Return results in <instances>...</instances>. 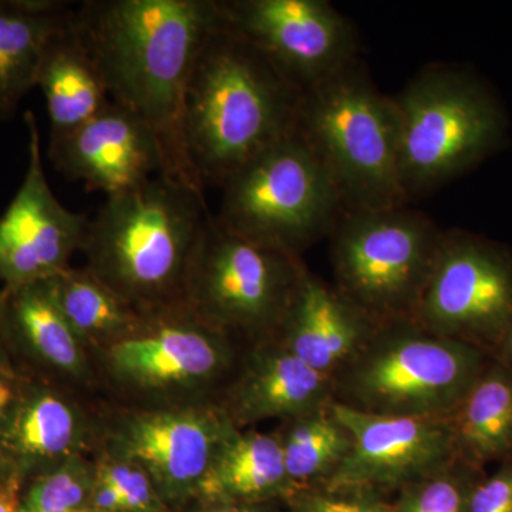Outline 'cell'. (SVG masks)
<instances>
[{
  "mask_svg": "<svg viewBox=\"0 0 512 512\" xmlns=\"http://www.w3.org/2000/svg\"><path fill=\"white\" fill-rule=\"evenodd\" d=\"M305 262L229 231L211 215L185 281L183 305L242 348L275 338Z\"/></svg>",
  "mask_w": 512,
  "mask_h": 512,
  "instance_id": "obj_10",
  "label": "cell"
},
{
  "mask_svg": "<svg viewBox=\"0 0 512 512\" xmlns=\"http://www.w3.org/2000/svg\"><path fill=\"white\" fill-rule=\"evenodd\" d=\"M457 457L483 470L512 457V372L491 360L456 412L447 417Z\"/></svg>",
  "mask_w": 512,
  "mask_h": 512,
  "instance_id": "obj_24",
  "label": "cell"
},
{
  "mask_svg": "<svg viewBox=\"0 0 512 512\" xmlns=\"http://www.w3.org/2000/svg\"><path fill=\"white\" fill-rule=\"evenodd\" d=\"M390 99L407 204L477 164L503 141V111L483 84L456 67L430 64Z\"/></svg>",
  "mask_w": 512,
  "mask_h": 512,
  "instance_id": "obj_7",
  "label": "cell"
},
{
  "mask_svg": "<svg viewBox=\"0 0 512 512\" xmlns=\"http://www.w3.org/2000/svg\"><path fill=\"white\" fill-rule=\"evenodd\" d=\"M55 0H0V120H8L36 86L50 37L69 16Z\"/></svg>",
  "mask_w": 512,
  "mask_h": 512,
  "instance_id": "obj_23",
  "label": "cell"
},
{
  "mask_svg": "<svg viewBox=\"0 0 512 512\" xmlns=\"http://www.w3.org/2000/svg\"><path fill=\"white\" fill-rule=\"evenodd\" d=\"M421 328L495 353L512 329V258L467 232L444 231L410 316Z\"/></svg>",
  "mask_w": 512,
  "mask_h": 512,
  "instance_id": "obj_11",
  "label": "cell"
},
{
  "mask_svg": "<svg viewBox=\"0 0 512 512\" xmlns=\"http://www.w3.org/2000/svg\"><path fill=\"white\" fill-rule=\"evenodd\" d=\"M23 484L19 481L0 485V512H19Z\"/></svg>",
  "mask_w": 512,
  "mask_h": 512,
  "instance_id": "obj_33",
  "label": "cell"
},
{
  "mask_svg": "<svg viewBox=\"0 0 512 512\" xmlns=\"http://www.w3.org/2000/svg\"><path fill=\"white\" fill-rule=\"evenodd\" d=\"M103 446L134 461L165 503L181 510L237 427L217 403L171 409H127L104 402Z\"/></svg>",
  "mask_w": 512,
  "mask_h": 512,
  "instance_id": "obj_12",
  "label": "cell"
},
{
  "mask_svg": "<svg viewBox=\"0 0 512 512\" xmlns=\"http://www.w3.org/2000/svg\"><path fill=\"white\" fill-rule=\"evenodd\" d=\"M244 348L184 305L148 313L130 338L93 356L104 402L127 409L217 403Z\"/></svg>",
  "mask_w": 512,
  "mask_h": 512,
  "instance_id": "obj_5",
  "label": "cell"
},
{
  "mask_svg": "<svg viewBox=\"0 0 512 512\" xmlns=\"http://www.w3.org/2000/svg\"><path fill=\"white\" fill-rule=\"evenodd\" d=\"M220 8L225 25L301 93L359 59L355 26L326 0H220Z\"/></svg>",
  "mask_w": 512,
  "mask_h": 512,
  "instance_id": "obj_13",
  "label": "cell"
},
{
  "mask_svg": "<svg viewBox=\"0 0 512 512\" xmlns=\"http://www.w3.org/2000/svg\"><path fill=\"white\" fill-rule=\"evenodd\" d=\"M443 232L409 204L346 211L329 237L333 286L377 325L410 318Z\"/></svg>",
  "mask_w": 512,
  "mask_h": 512,
  "instance_id": "obj_9",
  "label": "cell"
},
{
  "mask_svg": "<svg viewBox=\"0 0 512 512\" xmlns=\"http://www.w3.org/2000/svg\"><path fill=\"white\" fill-rule=\"evenodd\" d=\"M15 375H19L18 370H16L15 363L10 357L9 350L6 349L5 343L0 338V377Z\"/></svg>",
  "mask_w": 512,
  "mask_h": 512,
  "instance_id": "obj_36",
  "label": "cell"
},
{
  "mask_svg": "<svg viewBox=\"0 0 512 512\" xmlns=\"http://www.w3.org/2000/svg\"><path fill=\"white\" fill-rule=\"evenodd\" d=\"M295 130L329 171L346 211L407 204L392 99L360 57L301 93Z\"/></svg>",
  "mask_w": 512,
  "mask_h": 512,
  "instance_id": "obj_4",
  "label": "cell"
},
{
  "mask_svg": "<svg viewBox=\"0 0 512 512\" xmlns=\"http://www.w3.org/2000/svg\"><path fill=\"white\" fill-rule=\"evenodd\" d=\"M70 20L110 99L156 134L164 177L204 191L185 151L183 109L195 62L222 23L220 0H87Z\"/></svg>",
  "mask_w": 512,
  "mask_h": 512,
  "instance_id": "obj_1",
  "label": "cell"
},
{
  "mask_svg": "<svg viewBox=\"0 0 512 512\" xmlns=\"http://www.w3.org/2000/svg\"><path fill=\"white\" fill-rule=\"evenodd\" d=\"M335 383L275 338L245 348L217 404L237 429L326 409Z\"/></svg>",
  "mask_w": 512,
  "mask_h": 512,
  "instance_id": "obj_19",
  "label": "cell"
},
{
  "mask_svg": "<svg viewBox=\"0 0 512 512\" xmlns=\"http://www.w3.org/2000/svg\"><path fill=\"white\" fill-rule=\"evenodd\" d=\"M96 473L113 485L120 495L123 512H175L151 478L134 461L101 446L93 456Z\"/></svg>",
  "mask_w": 512,
  "mask_h": 512,
  "instance_id": "obj_29",
  "label": "cell"
},
{
  "mask_svg": "<svg viewBox=\"0 0 512 512\" xmlns=\"http://www.w3.org/2000/svg\"><path fill=\"white\" fill-rule=\"evenodd\" d=\"M330 409L349 431L352 447L322 487L400 491L458 458L448 419L365 413L336 402Z\"/></svg>",
  "mask_w": 512,
  "mask_h": 512,
  "instance_id": "obj_14",
  "label": "cell"
},
{
  "mask_svg": "<svg viewBox=\"0 0 512 512\" xmlns=\"http://www.w3.org/2000/svg\"><path fill=\"white\" fill-rule=\"evenodd\" d=\"M490 362V353L412 319L390 320L333 379L335 402L365 413L447 419Z\"/></svg>",
  "mask_w": 512,
  "mask_h": 512,
  "instance_id": "obj_6",
  "label": "cell"
},
{
  "mask_svg": "<svg viewBox=\"0 0 512 512\" xmlns=\"http://www.w3.org/2000/svg\"><path fill=\"white\" fill-rule=\"evenodd\" d=\"M70 12L47 42L37 72L36 86L45 94L52 136L82 126L111 101L99 67L73 28Z\"/></svg>",
  "mask_w": 512,
  "mask_h": 512,
  "instance_id": "obj_22",
  "label": "cell"
},
{
  "mask_svg": "<svg viewBox=\"0 0 512 512\" xmlns=\"http://www.w3.org/2000/svg\"><path fill=\"white\" fill-rule=\"evenodd\" d=\"M29 164L25 180L0 218V281L3 286L40 281L63 271L82 249L89 220L64 208L47 183L39 128L26 111Z\"/></svg>",
  "mask_w": 512,
  "mask_h": 512,
  "instance_id": "obj_16",
  "label": "cell"
},
{
  "mask_svg": "<svg viewBox=\"0 0 512 512\" xmlns=\"http://www.w3.org/2000/svg\"><path fill=\"white\" fill-rule=\"evenodd\" d=\"M104 400L19 375L18 392L0 419V447L23 485L103 444Z\"/></svg>",
  "mask_w": 512,
  "mask_h": 512,
  "instance_id": "obj_15",
  "label": "cell"
},
{
  "mask_svg": "<svg viewBox=\"0 0 512 512\" xmlns=\"http://www.w3.org/2000/svg\"><path fill=\"white\" fill-rule=\"evenodd\" d=\"M295 493L275 434L237 429L222 444L195 500L285 504Z\"/></svg>",
  "mask_w": 512,
  "mask_h": 512,
  "instance_id": "obj_21",
  "label": "cell"
},
{
  "mask_svg": "<svg viewBox=\"0 0 512 512\" xmlns=\"http://www.w3.org/2000/svg\"><path fill=\"white\" fill-rule=\"evenodd\" d=\"M46 282L57 308L92 357L130 338L146 319L89 269L67 266Z\"/></svg>",
  "mask_w": 512,
  "mask_h": 512,
  "instance_id": "obj_25",
  "label": "cell"
},
{
  "mask_svg": "<svg viewBox=\"0 0 512 512\" xmlns=\"http://www.w3.org/2000/svg\"><path fill=\"white\" fill-rule=\"evenodd\" d=\"M274 504L229 503V501L192 500L178 512H274Z\"/></svg>",
  "mask_w": 512,
  "mask_h": 512,
  "instance_id": "obj_32",
  "label": "cell"
},
{
  "mask_svg": "<svg viewBox=\"0 0 512 512\" xmlns=\"http://www.w3.org/2000/svg\"><path fill=\"white\" fill-rule=\"evenodd\" d=\"M211 215L204 191L164 175L107 195L80 249L84 268L144 315L183 305Z\"/></svg>",
  "mask_w": 512,
  "mask_h": 512,
  "instance_id": "obj_3",
  "label": "cell"
},
{
  "mask_svg": "<svg viewBox=\"0 0 512 512\" xmlns=\"http://www.w3.org/2000/svg\"><path fill=\"white\" fill-rule=\"evenodd\" d=\"M13 481H19V483H22L18 473H16L15 467H13L12 461H10V458L6 456L3 448L0 447V485L13 483Z\"/></svg>",
  "mask_w": 512,
  "mask_h": 512,
  "instance_id": "obj_35",
  "label": "cell"
},
{
  "mask_svg": "<svg viewBox=\"0 0 512 512\" xmlns=\"http://www.w3.org/2000/svg\"><path fill=\"white\" fill-rule=\"evenodd\" d=\"M93 457L76 456L23 485L19 512H93Z\"/></svg>",
  "mask_w": 512,
  "mask_h": 512,
  "instance_id": "obj_27",
  "label": "cell"
},
{
  "mask_svg": "<svg viewBox=\"0 0 512 512\" xmlns=\"http://www.w3.org/2000/svg\"><path fill=\"white\" fill-rule=\"evenodd\" d=\"M19 375L0 377V419L8 412L18 392Z\"/></svg>",
  "mask_w": 512,
  "mask_h": 512,
  "instance_id": "obj_34",
  "label": "cell"
},
{
  "mask_svg": "<svg viewBox=\"0 0 512 512\" xmlns=\"http://www.w3.org/2000/svg\"><path fill=\"white\" fill-rule=\"evenodd\" d=\"M0 338L19 375L103 399L92 353L57 308L46 279L3 286Z\"/></svg>",
  "mask_w": 512,
  "mask_h": 512,
  "instance_id": "obj_17",
  "label": "cell"
},
{
  "mask_svg": "<svg viewBox=\"0 0 512 512\" xmlns=\"http://www.w3.org/2000/svg\"><path fill=\"white\" fill-rule=\"evenodd\" d=\"M330 406L279 421L272 431L281 444L286 471L296 493L328 483L352 447L349 431Z\"/></svg>",
  "mask_w": 512,
  "mask_h": 512,
  "instance_id": "obj_26",
  "label": "cell"
},
{
  "mask_svg": "<svg viewBox=\"0 0 512 512\" xmlns=\"http://www.w3.org/2000/svg\"><path fill=\"white\" fill-rule=\"evenodd\" d=\"M301 92L224 18L192 69L185 151L202 188L217 187L296 127Z\"/></svg>",
  "mask_w": 512,
  "mask_h": 512,
  "instance_id": "obj_2",
  "label": "cell"
},
{
  "mask_svg": "<svg viewBox=\"0 0 512 512\" xmlns=\"http://www.w3.org/2000/svg\"><path fill=\"white\" fill-rule=\"evenodd\" d=\"M221 191V225L298 258L330 237L346 212L329 171L296 130L239 168Z\"/></svg>",
  "mask_w": 512,
  "mask_h": 512,
  "instance_id": "obj_8",
  "label": "cell"
},
{
  "mask_svg": "<svg viewBox=\"0 0 512 512\" xmlns=\"http://www.w3.org/2000/svg\"><path fill=\"white\" fill-rule=\"evenodd\" d=\"M47 154L64 177L107 195L164 175L156 134L133 111L113 100L82 126L50 137Z\"/></svg>",
  "mask_w": 512,
  "mask_h": 512,
  "instance_id": "obj_18",
  "label": "cell"
},
{
  "mask_svg": "<svg viewBox=\"0 0 512 512\" xmlns=\"http://www.w3.org/2000/svg\"><path fill=\"white\" fill-rule=\"evenodd\" d=\"M376 326L303 264L275 339L306 365L335 379L365 348Z\"/></svg>",
  "mask_w": 512,
  "mask_h": 512,
  "instance_id": "obj_20",
  "label": "cell"
},
{
  "mask_svg": "<svg viewBox=\"0 0 512 512\" xmlns=\"http://www.w3.org/2000/svg\"><path fill=\"white\" fill-rule=\"evenodd\" d=\"M480 468L457 458L430 476L399 491L393 512H467L471 490L481 477Z\"/></svg>",
  "mask_w": 512,
  "mask_h": 512,
  "instance_id": "obj_28",
  "label": "cell"
},
{
  "mask_svg": "<svg viewBox=\"0 0 512 512\" xmlns=\"http://www.w3.org/2000/svg\"><path fill=\"white\" fill-rule=\"evenodd\" d=\"M467 512H512V457L503 461L493 476L477 481Z\"/></svg>",
  "mask_w": 512,
  "mask_h": 512,
  "instance_id": "obj_31",
  "label": "cell"
},
{
  "mask_svg": "<svg viewBox=\"0 0 512 512\" xmlns=\"http://www.w3.org/2000/svg\"><path fill=\"white\" fill-rule=\"evenodd\" d=\"M286 512H393L382 494L366 490L312 487L299 490L285 503Z\"/></svg>",
  "mask_w": 512,
  "mask_h": 512,
  "instance_id": "obj_30",
  "label": "cell"
},
{
  "mask_svg": "<svg viewBox=\"0 0 512 512\" xmlns=\"http://www.w3.org/2000/svg\"><path fill=\"white\" fill-rule=\"evenodd\" d=\"M495 359L503 362L505 366L512 372V329L505 339L503 343H501L500 348L497 349V352L494 353Z\"/></svg>",
  "mask_w": 512,
  "mask_h": 512,
  "instance_id": "obj_37",
  "label": "cell"
}]
</instances>
